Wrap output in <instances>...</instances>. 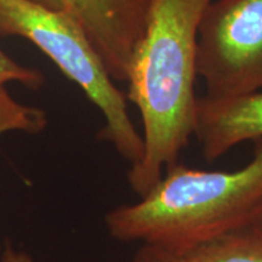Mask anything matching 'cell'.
<instances>
[{
	"label": "cell",
	"mask_w": 262,
	"mask_h": 262,
	"mask_svg": "<svg viewBox=\"0 0 262 262\" xmlns=\"http://www.w3.org/2000/svg\"><path fill=\"white\" fill-rule=\"evenodd\" d=\"M10 81L21 83L27 89L38 90L44 84V75L40 71L17 63L0 49V89Z\"/></svg>",
	"instance_id": "9c48e42d"
},
{
	"label": "cell",
	"mask_w": 262,
	"mask_h": 262,
	"mask_svg": "<svg viewBox=\"0 0 262 262\" xmlns=\"http://www.w3.org/2000/svg\"><path fill=\"white\" fill-rule=\"evenodd\" d=\"M70 15L83 28L111 78L125 81L137 42L145 32L150 0H31Z\"/></svg>",
	"instance_id": "5b68a950"
},
{
	"label": "cell",
	"mask_w": 262,
	"mask_h": 262,
	"mask_svg": "<svg viewBox=\"0 0 262 262\" xmlns=\"http://www.w3.org/2000/svg\"><path fill=\"white\" fill-rule=\"evenodd\" d=\"M185 262H262V229H237L183 257Z\"/></svg>",
	"instance_id": "52a82bcc"
},
{
	"label": "cell",
	"mask_w": 262,
	"mask_h": 262,
	"mask_svg": "<svg viewBox=\"0 0 262 262\" xmlns=\"http://www.w3.org/2000/svg\"><path fill=\"white\" fill-rule=\"evenodd\" d=\"M130 262H185V258L163 249L150 245H141Z\"/></svg>",
	"instance_id": "30bf717a"
},
{
	"label": "cell",
	"mask_w": 262,
	"mask_h": 262,
	"mask_svg": "<svg viewBox=\"0 0 262 262\" xmlns=\"http://www.w3.org/2000/svg\"><path fill=\"white\" fill-rule=\"evenodd\" d=\"M210 2H149L126 78V98L139 108L143 129V156L127 171L130 188L139 196L178 164L194 133L196 34Z\"/></svg>",
	"instance_id": "6da1fadb"
},
{
	"label": "cell",
	"mask_w": 262,
	"mask_h": 262,
	"mask_svg": "<svg viewBox=\"0 0 262 262\" xmlns=\"http://www.w3.org/2000/svg\"><path fill=\"white\" fill-rule=\"evenodd\" d=\"M235 171H209L175 164L133 204L106 215L117 241L150 245L187 256L216 239L254 224L262 205V139Z\"/></svg>",
	"instance_id": "7a4b0ae2"
},
{
	"label": "cell",
	"mask_w": 262,
	"mask_h": 262,
	"mask_svg": "<svg viewBox=\"0 0 262 262\" xmlns=\"http://www.w3.org/2000/svg\"><path fill=\"white\" fill-rule=\"evenodd\" d=\"M3 262H32V260L27 254L18 253L12 248L8 247L3 255Z\"/></svg>",
	"instance_id": "8fae6325"
},
{
	"label": "cell",
	"mask_w": 262,
	"mask_h": 262,
	"mask_svg": "<svg viewBox=\"0 0 262 262\" xmlns=\"http://www.w3.org/2000/svg\"><path fill=\"white\" fill-rule=\"evenodd\" d=\"M195 68L208 97L262 90V0H211L198 27Z\"/></svg>",
	"instance_id": "277c9868"
},
{
	"label": "cell",
	"mask_w": 262,
	"mask_h": 262,
	"mask_svg": "<svg viewBox=\"0 0 262 262\" xmlns=\"http://www.w3.org/2000/svg\"><path fill=\"white\" fill-rule=\"evenodd\" d=\"M253 225L262 229V205H261L260 210H258V212H257L256 217H255V221H254Z\"/></svg>",
	"instance_id": "7c38bea8"
},
{
	"label": "cell",
	"mask_w": 262,
	"mask_h": 262,
	"mask_svg": "<svg viewBox=\"0 0 262 262\" xmlns=\"http://www.w3.org/2000/svg\"><path fill=\"white\" fill-rule=\"evenodd\" d=\"M47 125V116L41 110L19 104L5 88L0 89V136L6 131L24 130L38 133Z\"/></svg>",
	"instance_id": "ba28073f"
},
{
	"label": "cell",
	"mask_w": 262,
	"mask_h": 262,
	"mask_svg": "<svg viewBox=\"0 0 262 262\" xmlns=\"http://www.w3.org/2000/svg\"><path fill=\"white\" fill-rule=\"evenodd\" d=\"M208 162L245 141L262 139V90L232 97L196 98L194 133Z\"/></svg>",
	"instance_id": "8992f818"
},
{
	"label": "cell",
	"mask_w": 262,
	"mask_h": 262,
	"mask_svg": "<svg viewBox=\"0 0 262 262\" xmlns=\"http://www.w3.org/2000/svg\"><path fill=\"white\" fill-rule=\"evenodd\" d=\"M0 35L27 39L44 52L101 111L107 141L130 165L143 156V139L127 111L126 95L114 85L86 34L70 15L31 0H0Z\"/></svg>",
	"instance_id": "3957f363"
}]
</instances>
